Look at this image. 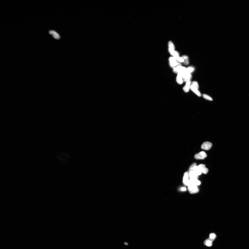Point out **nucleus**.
Instances as JSON below:
<instances>
[{"label":"nucleus","instance_id":"nucleus-1","mask_svg":"<svg viewBox=\"0 0 249 249\" xmlns=\"http://www.w3.org/2000/svg\"><path fill=\"white\" fill-rule=\"evenodd\" d=\"M73 49L76 52L79 53V55L85 59H88L90 57L89 52L84 47L81 46H76L73 47Z\"/></svg>","mask_w":249,"mask_h":249}]
</instances>
